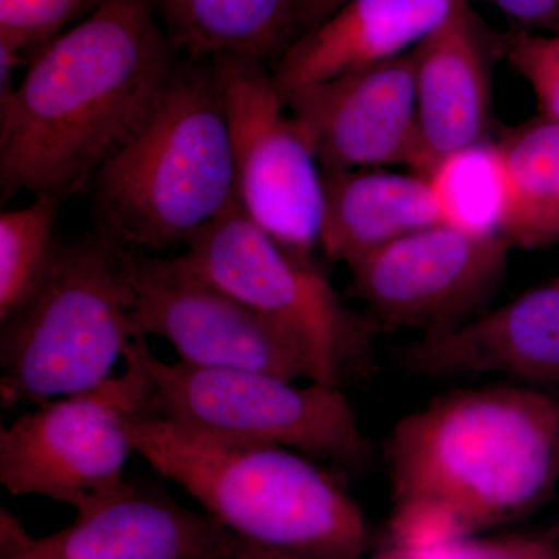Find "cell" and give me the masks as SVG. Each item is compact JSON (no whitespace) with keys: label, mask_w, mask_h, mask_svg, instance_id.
<instances>
[{"label":"cell","mask_w":559,"mask_h":559,"mask_svg":"<svg viewBox=\"0 0 559 559\" xmlns=\"http://www.w3.org/2000/svg\"><path fill=\"white\" fill-rule=\"evenodd\" d=\"M175 50L190 60L277 62L297 33L290 0H153Z\"/></svg>","instance_id":"18"},{"label":"cell","mask_w":559,"mask_h":559,"mask_svg":"<svg viewBox=\"0 0 559 559\" xmlns=\"http://www.w3.org/2000/svg\"><path fill=\"white\" fill-rule=\"evenodd\" d=\"M506 53L532 87L539 116L559 121V35L520 31L507 40Z\"/></svg>","instance_id":"23"},{"label":"cell","mask_w":559,"mask_h":559,"mask_svg":"<svg viewBox=\"0 0 559 559\" xmlns=\"http://www.w3.org/2000/svg\"><path fill=\"white\" fill-rule=\"evenodd\" d=\"M143 336L170 342L180 362L308 381L296 349L252 308L176 259L121 249Z\"/></svg>","instance_id":"11"},{"label":"cell","mask_w":559,"mask_h":559,"mask_svg":"<svg viewBox=\"0 0 559 559\" xmlns=\"http://www.w3.org/2000/svg\"><path fill=\"white\" fill-rule=\"evenodd\" d=\"M182 266L227 290L278 331L296 349L308 381L344 390L367 377L373 325L345 304L314 260L272 240L231 202L191 235Z\"/></svg>","instance_id":"6"},{"label":"cell","mask_w":559,"mask_h":559,"mask_svg":"<svg viewBox=\"0 0 559 559\" xmlns=\"http://www.w3.org/2000/svg\"><path fill=\"white\" fill-rule=\"evenodd\" d=\"M17 518L5 507L0 509V559H10L24 554L35 544Z\"/></svg>","instance_id":"27"},{"label":"cell","mask_w":559,"mask_h":559,"mask_svg":"<svg viewBox=\"0 0 559 559\" xmlns=\"http://www.w3.org/2000/svg\"><path fill=\"white\" fill-rule=\"evenodd\" d=\"M406 364L429 378L502 374L530 388L559 384V282L423 334L406 349Z\"/></svg>","instance_id":"13"},{"label":"cell","mask_w":559,"mask_h":559,"mask_svg":"<svg viewBox=\"0 0 559 559\" xmlns=\"http://www.w3.org/2000/svg\"><path fill=\"white\" fill-rule=\"evenodd\" d=\"M353 0H290L297 32H308L333 16L337 10Z\"/></svg>","instance_id":"26"},{"label":"cell","mask_w":559,"mask_h":559,"mask_svg":"<svg viewBox=\"0 0 559 559\" xmlns=\"http://www.w3.org/2000/svg\"><path fill=\"white\" fill-rule=\"evenodd\" d=\"M510 249L499 235L440 224L349 263V290L385 325L436 333L480 314L506 275Z\"/></svg>","instance_id":"10"},{"label":"cell","mask_w":559,"mask_h":559,"mask_svg":"<svg viewBox=\"0 0 559 559\" xmlns=\"http://www.w3.org/2000/svg\"><path fill=\"white\" fill-rule=\"evenodd\" d=\"M150 382L148 411L219 439L274 444L345 476L369 462V443L344 390L242 369H207L157 358L134 341Z\"/></svg>","instance_id":"7"},{"label":"cell","mask_w":559,"mask_h":559,"mask_svg":"<svg viewBox=\"0 0 559 559\" xmlns=\"http://www.w3.org/2000/svg\"><path fill=\"white\" fill-rule=\"evenodd\" d=\"M0 323L3 409L98 388L145 337L121 249L97 231L58 242L38 288Z\"/></svg>","instance_id":"5"},{"label":"cell","mask_w":559,"mask_h":559,"mask_svg":"<svg viewBox=\"0 0 559 559\" xmlns=\"http://www.w3.org/2000/svg\"><path fill=\"white\" fill-rule=\"evenodd\" d=\"M134 341L124 348L121 377L46 401L2 426L0 481L11 495L57 500L81 516L130 487L124 465L134 452L131 426L150 399Z\"/></svg>","instance_id":"8"},{"label":"cell","mask_w":559,"mask_h":559,"mask_svg":"<svg viewBox=\"0 0 559 559\" xmlns=\"http://www.w3.org/2000/svg\"><path fill=\"white\" fill-rule=\"evenodd\" d=\"M522 32L559 35V0H488Z\"/></svg>","instance_id":"25"},{"label":"cell","mask_w":559,"mask_h":559,"mask_svg":"<svg viewBox=\"0 0 559 559\" xmlns=\"http://www.w3.org/2000/svg\"><path fill=\"white\" fill-rule=\"evenodd\" d=\"M238 538L207 513L131 485L10 559H229Z\"/></svg>","instance_id":"15"},{"label":"cell","mask_w":559,"mask_h":559,"mask_svg":"<svg viewBox=\"0 0 559 559\" xmlns=\"http://www.w3.org/2000/svg\"><path fill=\"white\" fill-rule=\"evenodd\" d=\"M389 546L417 554L527 516L559 480V399L522 384L457 390L396 423Z\"/></svg>","instance_id":"1"},{"label":"cell","mask_w":559,"mask_h":559,"mask_svg":"<svg viewBox=\"0 0 559 559\" xmlns=\"http://www.w3.org/2000/svg\"><path fill=\"white\" fill-rule=\"evenodd\" d=\"M103 0H0V44L20 50L25 61ZM80 22V21H79Z\"/></svg>","instance_id":"22"},{"label":"cell","mask_w":559,"mask_h":559,"mask_svg":"<svg viewBox=\"0 0 559 559\" xmlns=\"http://www.w3.org/2000/svg\"><path fill=\"white\" fill-rule=\"evenodd\" d=\"M555 280H557V282H559V275H558V277H557V278H555Z\"/></svg>","instance_id":"30"},{"label":"cell","mask_w":559,"mask_h":559,"mask_svg":"<svg viewBox=\"0 0 559 559\" xmlns=\"http://www.w3.org/2000/svg\"><path fill=\"white\" fill-rule=\"evenodd\" d=\"M373 559H411L406 551L396 549V547L389 546L374 555Z\"/></svg>","instance_id":"29"},{"label":"cell","mask_w":559,"mask_h":559,"mask_svg":"<svg viewBox=\"0 0 559 559\" xmlns=\"http://www.w3.org/2000/svg\"><path fill=\"white\" fill-rule=\"evenodd\" d=\"M444 226L473 235H499L506 183L498 143H476L437 162L426 176Z\"/></svg>","instance_id":"20"},{"label":"cell","mask_w":559,"mask_h":559,"mask_svg":"<svg viewBox=\"0 0 559 559\" xmlns=\"http://www.w3.org/2000/svg\"><path fill=\"white\" fill-rule=\"evenodd\" d=\"M175 51L153 0H103L40 47L0 100L2 201L86 193L170 79Z\"/></svg>","instance_id":"2"},{"label":"cell","mask_w":559,"mask_h":559,"mask_svg":"<svg viewBox=\"0 0 559 559\" xmlns=\"http://www.w3.org/2000/svg\"><path fill=\"white\" fill-rule=\"evenodd\" d=\"M97 234L130 252L186 245L237 200L226 109L212 61L176 62L92 182Z\"/></svg>","instance_id":"4"},{"label":"cell","mask_w":559,"mask_h":559,"mask_svg":"<svg viewBox=\"0 0 559 559\" xmlns=\"http://www.w3.org/2000/svg\"><path fill=\"white\" fill-rule=\"evenodd\" d=\"M131 439L235 538L297 559H362L369 549V524L340 474L299 452L180 428L148 407Z\"/></svg>","instance_id":"3"},{"label":"cell","mask_w":559,"mask_h":559,"mask_svg":"<svg viewBox=\"0 0 559 559\" xmlns=\"http://www.w3.org/2000/svg\"><path fill=\"white\" fill-rule=\"evenodd\" d=\"M415 95L425 168L488 140V44L468 0H451L444 20L414 47Z\"/></svg>","instance_id":"14"},{"label":"cell","mask_w":559,"mask_h":559,"mask_svg":"<svg viewBox=\"0 0 559 559\" xmlns=\"http://www.w3.org/2000/svg\"><path fill=\"white\" fill-rule=\"evenodd\" d=\"M60 201L36 197L28 207L0 215V320L21 307L49 267L58 242Z\"/></svg>","instance_id":"21"},{"label":"cell","mask_w":559,"mask_h":559,"mask_svg":"<svg viewBox=\"0 0 559 559\" xmlns=\"http://www.w3.org/2000/svg\"><path fill=\"white\" fill-rule=\"evenodd\" d=\"M506 210L499 237L510 248L559 241V121L536 119L503 132L498 142Z\"/></svg>","instance_id":"19"},{"label":"cell","mask_w":559,"mask_h":559,"mask_svg":"<svg viewBox=\"0 0 559 559\" xmlns=\"http://www.w3.org/2000/svg\"><path fill=\"white\" fill-rule=\"evenodd\" d=\"M409 555L412 559H559V547L540 536H468Z\"/></svg>","instance_id":"24"},{"label":"cell","mask_w":559,"mask_h":559,"mask_svg":"<svg viewBox=\"0 0 559 559\" xmlns=\"http://www.w3.org/2000/svg\"><path fill=\"white\" fill-rule=\"evenodd\" d=\"M229 559H297L288 557L285 554H278V551L263 549V547L255 546V544L245 543V540L238 539L237 549Z\"/></svg>","instance_id":"28"},{"label":"cell","mask_w":559,"mask_h":559,"mask_svg":"<svg viewBox=\"0 0 559 559\" xmlns=\"http://www.w3.org/2000/svg\"><path fill=\"white\" fill-rule=\"evenodd\" d=\"M209 61L226 109L241 209L283 249L312 261L319 248L323 182L311 146L266 62L245 57Z\"/></svg>","instance_id":"9"},{"label":"cell","mask_w":559,"mask_h":559,"mask_svg":"<svg viewBox=\"0 0 559 559\" xmlns=\"http://www.w3.org/2000/svg\"><path fill=\"white\" fill-rule=\"evenodd\" d=\"M451 0H353L301 33L274 64L280 94L325 83L407 53L450 11Z\"/></svg>","instance_id":"16"},{"label":"cell","mask_w":559,"mask_h":559,"mask_svg":"<svg viewBox=\"0 0 559 559\" xmlns=\"http://www.w3.org/2000/svg\"><path fill=\"white\" fill-rule=\"evenodd\" d=\"M283 100L322 173L404 165L421 176L425 157L412 51L293 92Z\"/></svg>","instance_id":"12"},{"label":"cell","mask_w":559,"mask_h":559,"mask_svg":"<svg viewBox=\"0 0 559 559\" xmlns=\"http://www.w3.org/2000/svg\"><path fill=\"white\" fill-rule=\"evenodd\" d=\"M319 248L348 264L414 231L443 224L429 180L374 170L322 173Z\"/></svg>","instance_id":"17"}]
</instances>
